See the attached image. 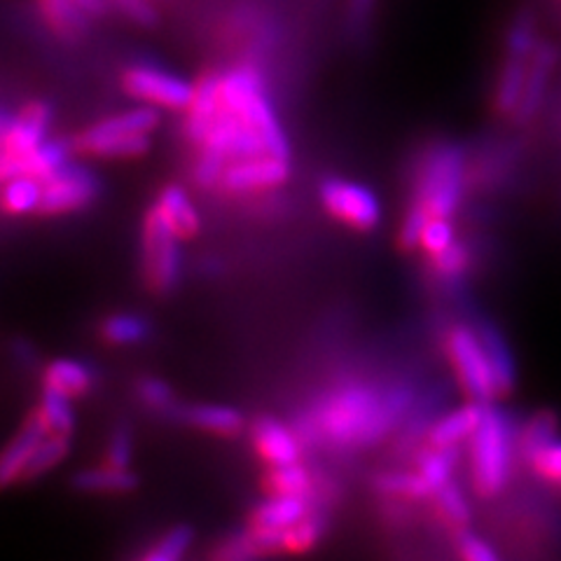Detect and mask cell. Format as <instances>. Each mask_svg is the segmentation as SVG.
<instances>
[{
  "label": "cell",
  "mask_w": 561,
  "mask_h": 561,
  "mask_svg": "<svg viewBox=\"0 0 561 561\" xmlns=\"http://www.w3.org/2000/svg\"><path fill=\"white\" fill-rule=\"evenodd\" d=\"M416 396L410 383L379 386L365 379L340 381L297 419L295 431L307 445L367 449L410 419Z\"/></svg>",
  "instance_id": "obj_1"
},
{
  "label": "cell",
  "mask_w": 561,
  "mask_h": 561,
  "mask_svg": "<svg viewBox=\"0 0 561 561\" xmlns=\"http://www.w3.org/2000/svg\"><path fill=\"white\" fill-rule=\"evenodd\" d=\"M468 181V150L454 140H435L416 160L410 206L428 218H454L466 197Z\"/></svg>",
  "instance_id": "obj_2"
},
{
  "label": "cell",
  "mask_w": 561,
  "mask_h": 561,
  "mask_svg": "<svg viewBox=\"0 0 561 561\" xmlns=\"http://www.w3.org/2000/svg\"><path fill=\"white\" fill-rule=\"evenodd\" d=\"M517 459V431L507 416L494 402H489L482 424L470 437V480L476 494L482 499H496L503 494L513 472V461Z\"/></svg>",
  "instance_id": "obj_3"
},
{
  "label": "cell",
  "mask_w": 561,
  "mask_h": 561,
  "mask_svg": "<svg viewBox=\"0 0 561 561\" xmlns=\"http://www.w3.org/2000/svg\"><path fill=\"white\" fill-rule=\"evenodd\" d=\"M181 237L160 214L154 204L146 210L140 227V272L148 290L167 297L183 280V251Z\"/></svg>",
  "instance_id": "obj_4"
},
{
  "label": "cell",
  "mask_w": 561,
  "mask_h": 561,
  "mask_svg": "<svg viewBox=\"0 0 561 561\" xmlns=\"http://www.w3.org/2000/svg\"><path fill=\"white\" fill-rule=\"evenodd\" d=\"M445 354L451 365V373L468 400H478L489 405V402L499 398L494 375H491L476 325L454 323L445 335Z\"/></svg>",
  "instance_id": "obj_5"
},
{
  "label": "cell",
  "mask_w": 561,
  "mask_h": 561,
  "mask_svg": "<svg viewBox=\"0 0 561 561\" xmlns=\"http://www.w3.org/2000/svg\"><path fill=\"white\" fill-rule=\"evenodd\" d=\"M119 84L131 99L164 111L185 113L195 96V82H187L171 70L146 61L129 64L122 70Z\"/></svg>",
  "instance_id": "obj_6"
},
{
  "label": "cell",
  "mask_w": 561,
  "mask_h": 561,
  "mask_svg": "<svg viewBox=\"0 0 561 561\" xmlns=\"http://www.w3.org/2000/svg\"><path fill=\"white\" fill-rule=\"evenodd\" d=\"M101 195L99 175L84 164L66 162L43 179V202L38 214L45 218L70 216L90 208Z\"/></svg>",
  "instance_id": "obj_7"
},
{
  "label": "cell",
  "mask_w": 561,
  "mask_h": 561,
  "mask_svg": "<svg viewBox=\"0 0 561 561\" xmlns=\"http://www.w3.org/2000/svg\"><path fill=\"white\" fill-rule=\"evenodd\" d=\"M319 197L330 218L356 232H373L381 222V202L363 183L330 175L319 185Z\"/></svg>",
  "instance_id": "obj_8"
},
{
  "label": "cell",
  "mask_w": 561,
  "mask_h": 561,
  "mask_svg": "<svg viewBox=\"0 0 561 561\" xmlns=\"http://www.w3.org/2000/svg\"><path fill=\"white\" fill-rule=\"evenodd\" d=\"M290 160L276 154H257L245 157L225 167L222 179L218 183L220 195L225 197H260L274 192L276 187L286 185L290 181Z\"/></svg>",
  "instance_id": "obj_9"
},
{
  "label": "cell",
  "mask_w": 561,
  "mask_h": 561,
  "mask_svg": "<svg viewBox=\"0 0 561 561\" xmlns=\"http://www.w3.org/2000/svg\"><path fill=\"white\" fill-rule=\"evenodd\" d=\"M197 150H206L210 154H218L220 160L227 164L245 160V157H257V154H270L267 144L262 136L249 125V122L241 119L230 108H225L220 103V111L214 119V125L208 127L206 138Z\"/></svg>",
  "instance_id": "obj_10"
},
{
  "label": "cell",
  "mask_w": 561,
  "mask_h": 561,
  "mask_svg": "<svg viewBox=\"0 0 561 561\" xmlns=\"http://www.w3.org/2000/svg\"><path fill=\"white\" fill-rule=\"evenodd\" d=\"M251 443L260 461L267 466H288L302 461L305 443L295 426L284 424L276 416H260L251 426Z\"/></svg>",
  "instance_id": "obj_11"
},
{
  "label": "cell",
  "mask_w": 561,
  "mask_h": 561,
  "mask_svg": "<svg viewBox=\"0 0 561 561\" xmlns=\"http://www.w3.org/2000/svg\"><path fill=\"white\" fill-rule=\"evenodd\" d=\"M47 433L49 431L45 428L38 410H33L24 419L22 428L10 437L3 449H0V491L14 486L16 482H24L33 454L45 440Z\"/></svg>",
  "instance_id": "obj_12"
},
{
  "label": "cell",
  "mask_w": 561,
  "mask_h": 561,
  "mask_svg": "<svg viewBox=\"0 0 561 561\" xmlns=\"http://www.w3.org/2000/svg\"><path fill=\"white\" fill-rule=\"evenodd\" d=\"M70 144H73L76 152L99 157V160H136V157L148 154L152 148L150 134L103 131L94 125L78 131L70 138Z\"/></svg>",
  "instance_id": "obj_13"
},
{
  "label": "cell",
  "mask_w": 561,
  "mask_h": 561,
  "mask_svg": "<svg viewBox=\"0 0 561 561\" xmlns=\"http://www.w3.org/2000/svg\"><path fill=\"white\" fill-rule=\"evenodd\" d=\"M220 111V70L208 68L195 82V96L183 117V136L192 148H199L208 127Z\"/></svg>",
  "instance_id": "obj_14"
},
{
  "label": "cell",
  "mask_w": 561,
  "mask_h": 561,
  "mask_svg": "<svg viewBox=\"0 0 561 561\" xmlns=\"http://www.w3.org/2000/svg\"><path fill=\"white\" fill-rule=\"evenodd\" d=\"M557 64H559V49L552 43H540L529 61V76H526L519 108L513 115V122L517 127L529 125V122L538 115L540 105L546 101V94L550 90Z\"/></svg>",
  "instance_id": "obj_15"
},
{
  "label": "cell",
  "mask_w": 561,
  "mask_h": 561,
  "mask_svg": "<svg viewBox=\"0 0 561 561\" xmlns=\"http://www.w3.org/2000/svg\"><path fill=\"white\" fill-rule=\"evenodd\" d=\"M51 122H55V108H51L49 101L33 99V101L24 103L22 108L14 113L12 129H10V134L5 138V146L0 152L26 154V152L35 150L47 140Z\"/></svg>",
  "instance_id": "obj_16"
},
{
  "label": "cell",
  "mask_w": 561,
  "mask_h": 561,
  "mask_svg": "<svg viewBox=\"0 0 561 561\" xmlns=\"http://www.w3.org/2000/svg\"><path fill=\"white\" fill-rule=\"evenodd\" d=\"M476 330H478L480 342L484 346L491 375H494L496 396L499 398L513 396L515 386H517V363H515V354L511 348V342L505 340L503 330L491 319H480L476 323Z\"/></svg>",
  "instance_id": "obj_17"
},
{
  "label": "cell",
  "mask_w": 561,
  "mask_h": 561,
  "mask_svg": "<svg viewBox=\"0 0 561 561\" xmlns=\"http://www.w3.org/2000/svg\"><path fill=\"white\" fill-rule=\"evenodd\" d=\"M486 405L478 400H468L461 408H456L443 416L433 421L428 428V435L424 445L431 447H461L466 440H470L476 431L482 424Z\"/></svg>",
  "instance_id": "obj_18"
},
{
  "label": "cell",
  "mask_w": 561,
  "mask_h": 561,
  "mask_svg": "<svg viewBox=\"0 0 561 561\" xmlns=\"http://www.w3.org/2000/svg\"><path fill=\"white\" fill-rule=\"evenodd\" d=\"M179 421L195 431L220 437H237L245 431L243 412L222 402H195V405L181 408Z\"/></svg>",
  "instance_id": "obj_19"
},
{
  "label": "cell",
  "mask_w": 561,
  "mask_h": 561,
  "mask_svg": "<svg viewBox=\"0 0 561 561\" xmlns=\"http://www.w3.org/2000/svg\"><path fill=\"white\" fill-rule=\"evenodd\" d=\"M313 507H328L311 496H288V494H267L260 501L249 517L253 526H272V529H290L293 524L305 519Z\"/></svg>",
  "instance_id": "obj_20"
},
{
  "label": "cell",
  "mask_w": 561,
  "mask_h": 561,
  "mask_svg": "<svg viewBox=\"0 0 561 561\" xmlns=\"http://www.w3.org/2000/svg\"><path fill=\"white\" fill-rule=\"evenodd\" d=\"M154 206L160 208V214L167 218V222L183 241L195 239L202 232V216L195 202H192L190 192L183 185L167 183L157 192Z\"/></svg>",
  "instance_id": "obj_21"
},
{
  "label": "cell",
  "mask_w": 561,
  "mask_h": 561,
  "mask_svg": "<svg viewBox=\"0 0 561 561\" xmlns=\"http://www.w3.org/2000/svg\"><path fill=\"white\" fill-rule=\"evenodd\" d=\"M73 489L87 496H125L138 489V478L129 468L101 463L78 470L73 478Z\"/></svg>",
  "instance_id": "obj_22"
},
{
  "label": "cell",
  "mask_w": 561,
  "mask_h": 561,
  "mask_svg": "<svg viewBox=\"0 0 561 561\" xmlns=\"http://www.w3.org/2000/svg\"><path fill=\"white\" fill-rule=\"evenodd\" d=\"M45 389H55L68 398H82L96 386V373L82 360L76 358H57L43 367L41 377Z\"/></svg>",
  "instance_id": "obj_23"
},
{
  "label": "cell",
  "mask_w": 561,
  "mask_h": 561,
  "mask_svg": "<svg viewBox=\"0 0 561 561\" xmlns=\"http://www.w3.org/2000/svg\"><path fill=\"white\" fill-rule=\"evenodd\" d=\"M529 61L531 59H524V57H511V55L503 57L496 84H494V99H491V105H494V113L499 117L513 119L515 111L519 108L526 76H529Z\"/></svg>",
  "instance_id": "obj_24"
},
{
  "label": "cell",
  "mask_w": 561,
  "mask_h": 561,
  "mask_svg": "<svg viewBox=\"0 0 561 561\" xmlns=\"http://www.w3.org/2000/svg\"><path fill=\"white\" fill-rule=\"evenodd\" d=\"M45 24L64 41H80L92 28L94 16L78 0H38Z\"/></svg>",
  "instance_id": "obj_25"
},
{
  "label": "cell",
  "mask_w": 561,
  "mask_h": 561,
  "mask_svg": "<svg viewBox=\"0 0 561 561\" xmlns=\"http://www.w3.org/2000/svg\"><path fill=\"white\" fill-rule=\"evenodd\" d=\"M99 335L105 344L117 346V348H129V346L148 342L152 335V325L144 313L115 311L105 316V319L99 323Z\"/></svg>",
  "instance_id": "obj_26"
},
{
  "label": "cell",
  "mask_w": 561,
  "mask_h": 561,
  "mask_svg": "<svg viewBox=\"0 0 561 561\" xmlns=\"http://www.w3.org/2000/svg\"><path fill=\"white\" fill-rule=\"evenodd\" d=\"M373 486L389 501H426L435 494L419 470H381L375 476Z\"/></svg>",
  "instance_id": "obj_27"
},
{
  "label": "cell",
  "mask_w": 561,
  "mask_h": 561,
  "mask_svg": "<svg viewBox=\"0 0 561 561\" xmlns=\"http://www.w3.org/2000/svg\"><path fill=\"white\" fill-rule=\"evenodd\" d=\"M559 433V416L552 410H538L524 421V426L517 431V459L526 466L531 463L534 456L550 447L557 440Z\"/></svg>",
  "instance_id": "obj_28"
},
{
  "label": "cell",
  "mask_w": 561,
  "mask_h": 561,
  "mask_svg": "<svg viewBox=\"0 0 561 561\" xmlns=\"http://www.w3.org/2000/svg\"><path fill=\"white\" fill-rule=\"evenodd\" d=\"M43 202V181L33 175H16L0 185V210L5 216L22 218L38 214Z\"/></svg>",
  "instance_id": "obj_29"
},
{
  "label": "cell",
  "mask_w": 561,
  "mask_h": 561,
  "mask_svg": "<svg viewBox=\"0 0 561 561\" xmlns=\"http://www.w3.org/2000/svg\"><path fill=\"white\" fill-rule=\"evenodd\" d=\"M461 461V447H431L421 445L414 451V466L426 478V482L437 491L454 480L456 466Z\"/></svg>",
  "instance_id": "obj_30"
},
{
  "label": "cell",
  "mask_w": 561,
  "mask_h": 561,
  "mask_svg": "<svg viewBox=\"0 0 561 561\" xmlns=\"http://www.w3.org/2000/svg\"><path fill=\"white\" fill-rule=\"evenodd\" d=\"M426 262H428L431 280H437V284H445V286H454V284H461V280L468 276V272L472 267V251L466 241L456 239L449 249L426 257Z\"/></svg>",
  "instance_id": "obj_31"
},
{
  "label": "cell",
  "mask_w": 561,
  "mask_h": 561,
  "mask_svg": "<svg viewBox=\"0 0 561 561\" xmlns=\"http://www.w3.org/2000/svg\"><path fill=\"white\" fill-rule=\"evenodd\" d=\"M433 507H435L437 519H440L447 526V529H451L454 534L468 529V524L472 519L470 503L463 494V489L456 484L454 480H449L445 486L435 491Z\"/></svg>",
  "instance_id": "obj_32"
},
{
  "label": "cell",
  "mask_w": 561,
  "mask_h": 561,
  "mask_svg": "<svg viewBox=\"0 0 561 561\" xmlns=\"http://www.w3.org/2000/svg\"><path fill=\"white\" fill-rule=\"evenodd\" d=\"M330 529L328 507H313V511L286 529V554H307L325 538Z\"/></svg>",
  "instance_id": "obj_33"
},
{
  "label": "cell",
  "mask_w": 561,
  "mask_h": 561,
  "mask_svg": "<svg viewBox=\"0 0 561 561\" xmlns=\"http://www.w3.org/2000/svg\"><path fill=\"white\" fill-rule=\"evenodd\" d=\"M38 414L43 419V424L49 433L57 435H73L76 431V410H73V398H68L55 389H45L41 393L38 402Z\"/></svg>",
  "instance_id": "obj_34"
},
{
  "label": "cell",
  "mask_w": 561,
  "mask_h": 561,
  "mask_svg": "<svg viewBox=\"0 0 561 561\" xmlns=\"http://www.w3.org/2000/svg\"><path fill=\"white\" fill-rule=\"evenodd\" d=\"M160 122H162L160 108L140 103L138 108L94 122V127L103 131H117V134H152L157 127H160Z\"/></svg>",
  "instance_id": "obj_35"
},
{
  "label": "cell",
  "mask_w": 561,
  "mask_h": 561,
  "mask_svg": "<svg viewBox=\"0 0 561 561\" xmlns=\"http://www.w3.org/2000/svg\"><path fill=\"white\" fill-rule=\"evenodd\" d=\"M134 393L146 410H150L154 414H162V416L179 419L183 405L179 402V398H175L169 381H164L160 377H140L134 386Z\"/></svg>",
  "instance_id": "obj_36"
},
{
  "label": "cell",
  "mask_w": 561,
  "mask_h": 561,
  "mask_svg": "<svg viewBox=\"0 0 561 561\" xmlns=\"http://www.w3.org/2000/svg\"><path fill=\"white\" fill-rule=\"evenodd\" d=\"M70 435H57V433H47L45 440L35 449L33 459L26 468V476L24 482H33V480H41L45 478L47 472H51L55 468H59L70 454Z\"/></svg>",
  "instance_id": "obj_37"
},
{
  "label": "cell",
  "mask_w": 561,
  "mask_h": 561,
  "mask_svg": "<svg viewBox=\"0 0 561 561\" xmlns=\"http://www.w3.org/2000/svg\"><path fill=\"white\" fill-rule=\"evenodd\" d=\"M538 20L531 10H519L505 31V55L531 59L538 49Z\"/></svg>",
  "instance_id": "obj_38"
},
{
  "label": "cell",
  "mask_w": 561,
  "mask_h": 561,
  "mask_svg": "<svg viewBox=\"0 0 561 561\" xmlns=\"http://www.w3.org/2000/svg\"><path fill=\"white\" fill-rule=\"evenodd\" d=\"M134 461V431L129 424H117L108 433L103 447V461L115 468H129Z\"/></svg>",
  "instance_id": "obj_39"
},
{
  "label": "cell",
  "mask_w": 561,
  "mask_h": 561,
  "mask_svg": "<svg viewBox=\"0 0 561 561\" xmlns=\"http://www.w3.org/2000/svg\"><path fill=\"white\" fill-rule=\"evenodd\" d=\"M456 241V230L451 218H431L424 227V234H421L419 249L424 251L426 257L443 253L445 249Z\"/></svg>",
  "instance_id": "obj_40"
},
{
  "label": "cell",
  "mask_w": 561,
  "mask_h": 561,
  "mask_svg": "<svg viewBox=\"0 0 561 561\" xmlns=\"http://www.w3.org/2000/svg\"><path fill=\"white\" fill-rule=\"evenodd\" d=\"M262 557L253 550L245 529L241 534H232L225 538L220 546L210 552V561H260Z\"/></svg>",
  "instance_id": "obj_41"
},
{
  "label": "cell",
  "mask_w": 561,
  "mask_h": 561,
  "mask_svg": "<svg viewBox=\"0 0 561 561\" xmlns=\"http://www.w3.org/2000/svg\"><path fill=\"white\" fill-rule=\"evenodd\" d=\"M529 468L540 480L561 486V440H554L550 447L538 451L531 459Z\"/></svg>",
  "instance_id": "obj_42"
},
{
  "label": "cell",
  "mask_w": 561,
  "mask_h": 561,
  "mask_svg": "<svg viewBox=\"0 0 561 561\" xmlns=\"http://www.w3.org/2000/svg\"><path fill=\"white\" fill-rule=\"evenodd\" d=\"M456 548H459L461 561H501L496 550L482 536L468 529L456 534Z\"/></svg>",
  "instance_id": "obj_43"
},
{
  "label": "cell",
  "mask_w": 561,
  "mask_h": 561,
  "mask_svg": "<svg viewBox=\"0 0 561 561\" xmlns=\"http://www.w3.org/2000/svg\"><path fill=\"white\" fill-rule=\"evenodd\" d=\"M111 5L125 14L129 22L144 26V28H152L160 22V12L150 3V0H111Z\"/></svg>",
  "instance_id": "obj_44"
},
{
  "label": "cell",
  "mask_w": 561,
  "mask_h": 561,
  "mask_svg": "<svg viewBox=\"0 0 561 561\" xmlns=\"http://www.w3.org/2000/svg\"><path fill=\"white\" fill-rule=\"evenodd\" d=\"M192 540H195V531H192L187 524H179V526H173V529H169L160 540H157V548L181 561L187 554Z\"/></svg>",
  "instance_id": "obj_45"
},
{
  "label": "cell",
  "mask_w": 561,
  "mask_h": 561,
  "mask_svg": "<svg viewBox=\"0 0 561 561\" xmlns=\"http://www.w3.org/2000/svg\"><path fill=\"white\" fill-rule=\"evenodd\" d=\"M375 10V0H348V22L356 31L367 26Z\"/></svg>",
  "instance_id": "obj_46"
},
{
  "label": "cell",
  "mask_w": 561,
  "mask_h": 561,
  "mask_svg": "<svg viewBox=\"0 0 561 561\" xmlns=\"http://www.w3.org/2000/svg\"><path fill=\"white\" fill-rule=\"evenodd\" d=\"M12 122H14V113H10L8 105L0 103V150L5 146V138L12 129Z\"/></svg>",
  "instance_id": "obj_47"
},
{
  "label": "cell",
  "mask_w": 561,
  "mask_h": 561,
  "mask_svg": "<svg viewBox=\"0 0 561 561\" xmlns=\"http://www.w3.org/2000/svg\"><path fill=\"white\" fill-rule=\"evenodd\" d=\"M78 3L84 5L92 16H101L111 8V0H78Z\"/></svg>",
  "instance_id": "obj_48"
},
{
  "label": "cell",
  "mask_w": 561,
  "mask_h": 561,
  "mask_svg": "<svg viewBox=\"0 0 561 561\" xmlns=\"http://www.w3.org/2000/svg\"><path fill=\"white\" fill-rule=\"evenodd\" d=\"M138 561H179V559H173L171 554H167L164 550H160V548H152V550H148L144 557H140Z\"/></svg>",
  "instance_id": "obj_49"
}]
</instances>
